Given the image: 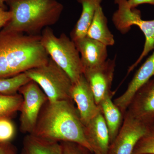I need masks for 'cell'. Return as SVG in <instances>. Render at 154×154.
Returning <instances> with one entry per match:
<instances>
[{"label":"cell","instance_id":"29","mask_svg":"<svg viewBox=\"0 0 154 154\" xmlns=\"http://www.w3.org/2000/svg\"><path fill=\"white\" fill-rule=\"evenodd\" d=\"M2 143H0V145H1V144H2Z\"/></svg>","mask_w":154,"mask_h":154},{"label":"cell","instance_id":"22","mask_svg":"<svg viewBox=\"0 0 154 154\" xmlns=\"http://www.w3.org/2000/svg\"><path fill=\"white\" fill-rule=\"evenodd\" d=\"M15 129L10 118L0 119V143L9 142L14 137Z\"/></svg>","mask_w":154,"mask_h":154},{"label":"cell","instance_id":"16","mask_svg":"<svg viewBox=\"0 0 154 154\" xmlns=\"http://www.w3.org/2000/svg\"><path fill=\"white\" fill-rule=\"evenodd\" d=\"M81 4L82 10L79 19L71 33V38L73 41L87 36L96 9L101 5L102 0H77Z\"/></svg>","mask_w":154,"mask_h":154},{"label":"cell","instance_id":"17","mask_svg":"<svg viewBox=\"0 0 154 154\" xmlns=\"http://www.w3.org/2000/svg\"><path fill=\"white\" fill-rule=\"evenodd\" d=\"M112 96L106 97L99 105L108 128L110 144L118 134L124 118V116L112 101Z\"/></svg>","mask_w":154,"mask_h":154},{"label":"cell","instance_id":"14","mask_svg":"<svg viewBox=\"0 0 154 154\" xmlns=\"http://www.w3.org/2000/svg\"><path fill=\"white\" fill-rule=\"evenodd\" d=\"M85 132L94 154H107L110 144V136L101 111L85 126Z\"/></svg>","mask_w":154,"mask_h":154},{"label":"cell","instance_id":"18","mask_svg":"<svg viewBox=\"0 0 154 154\" xmlns=\"http://www.w3.org/2000/svg\"><path fill=\"white\" fill-rule=\"evenodd\" d=\"M23 149L28 154H63L60 142L28 134L23 140Z\"/></svg>","mask_w":154,"mask_h":154},{"label":"cell","instance_id":"4","mask_svg":"<svg viewBox=\"0 0 154 154\" xmlns=\"http://www.w3.org/2000/svg\"><path fill=\"white\" fill-rule=\"evenodd\" d=\"M41 41L48 54L68 75L72 83L83 74L80 54L74 42L65 33L57 37L49 27L42 31Z\"/></svg>","mask_w":154,"mask_h":154},{"label":"cell","instance_id":"23","mask_svg":"<svg viewBox=\"0 0 154 154\" xmlns=\"http://www.w3.org/2000/svg\"><path fill=\"white\" fill-rule=\"evenodd\" d=\"M63 154H94L89 149L71 142H61Z\"/></svg>","mask_w":154,"mask_h":154},{"label":"cell","instance_id":"27","mask_svg":"<svg viewBox=\"0 0 154 154\" xmlns=\"http://www.w3.org/2000/svg\"><path fill=\"white\" fill-rule=\"evenodd\" d=\"M9 0H0V8L6 10L5 5V2H7Z\"/></svg>","mask_w":154,"mask_h":154},{"label":"cell","instance_id":"30","mask_svg":"<svg viewBox=\"0 0 154 154\" xmlns=\"http://www.w3.org/2000/svg\"></svg>","mask_w":154,"mask_h":154},{"label":"cell","instance_id":"10","mask_svg":"<svg viewBox=\"0 0 154 154\" xmlns=\"http://www.w3.org/2000/svg\"><path fill=\"white\" fill-rule=\"evenodd\" d=\"M71 97L76 105L80 119L85 126L101 112L100 107L96 104L94 93L84 75L73 83Z\"/></svg>","mask_w":154,"mask_h":154},{"label":"cell","instance_id":"2","mask_svg":"<svg viewBox=\"0 0 154 154\" xmlns=\"http://www.w3.org/2000/svg\"><path fill=\"white\" fill-rule=\"evenodd\" d=\"M49 58L40 35L0 31V78L25 72L46 63Z\"/></svg>","mask_w":154,"mask_h":154},{"label":"cell","instance_id":"3","mask_svg":"<svg viewBox=\"0 0 154 154\" xmlns=\"http://www.w3.org/2000/svg\"><path fill=\"white\" fill-rule=\"evenodd\" d=\"M11 19L3 30L10 32L39 35L45 28L55 24L63 6L57 0H9Z\"/></svg>","mask_w":154,"mask_h":154},{"label":"cell","instance_id":"25","mask_svg":"<svg viewBox=\"0 0 154 154\" xmlns=\"http://www.w3.org/2000/svg\"><path fill=\"white\" fill-rule=\"evenodd\" d=\"M17 148L10 142L0 145V154H17Z\"/></svg>","mask_w":154,"mask_h":154},{"label":"cell","instance_id":"9","mask_svg":"<svg viewBox=\"0 0 154 154\" xmlns=\"http://www.w3.org/2000/svg\"><path fill=\"white\" fill-rule=\"evenodd\" d=\"M116 59V57L113 59H108L101 65L85 70L83 72L99 106L106 97H113L114 95V93L111 89L115 72Z\"/></svg>","mask_w":154,"mask_h":154},{"label":"cell","instance_id":"20","mask_svg":"<svg viewBox=\"0 0 154 154\" xmlns=\"http://www.w3.org/2000/svg\"><path fill=\"white\" fill-rule=\"evenodd\" d=\"M30 81L25 72L9 78H0V94H17L21 87Z\"/></svg>","mask_w":154,"mask_h":154},{"label":"cell","instance_id":"5","mask_svg":"<svg viewBox=\"0 0 154 154\" xmlns=\"http://www.w3.org/2000/svg\"><path fill=\"white\" fill-rule=\"evenodd\" d=\"M25 73L39 86L49 102L72 100V80L50 57L46 63L30 69Z\"/></svg>","mask_w":154,"mask_h":154},{"label":"cell","instance_id":"28","mask_svg":"<svg viewBox=\"0 0 154 154\" xmlns=\"http://www.w3.org/2000/svg\"><path fill=\"white\" fill-rule=\"evenodd\" d=\"M28 154L27 152H25L24 149H22V152H21V154Z\"/></svg>","mask_w":154,"mask_h":154},{"label":"cell","instance_id":"11","mask_svg":"<svg viewBox=\"0 0 154 154\" xmlns=\"http://www.w3.org/2000/svg\"><path fill=\"white\" fill-rule=\"evenodd\" d=\"M126 112L147 125L154 123V79L136 93Z\"/></svg>","mask_w":154,"mask_h":154},{"label":"cell","instance_id":"24","mask_svg":"<svg viewBox=\"0 0 154 154\" xmlns=\"http://www.w3.org/2000/svg\"><path fill=\"white\" fill-rule=\"evenodd\" d=\"M12 13L10 11L0 8V29L4 28L10 21L12 17Z\"/></svg>","mask_w":154,"mask_h":154},{"label":"cell","instance_id":"1","mask_svg":"<svg viewBox=\"0 0 154 154\" xmlns=\"http://www.w3.org/2000/svg\"><path fill=\"white\" fill-rule=\"evenodd\" d=\"M74 103L70 100L47 101L42 108L36 127L31 134L58 142L75 143L93 153L86 138L85 125Z\"/></svg>","mask_w":154,"mask_h":154},{"label":"cell","instance_id":"6","mask_svg":"<svg viewBox=\"0 0 154 154\" xmlns=\"http://www.w3.org/2000/svg\"><path fill=\"white\" fill-rule=\"evenodd\" d=\"M114 2L118 5V9L113 14L112 21L117 30L124 34L128 32L131 26L136 25L142 31L145 38L142 52L137 60L129 67L127 72L128 75L154 49V19H142L140 11L131 8L128 0H114Z\"/></svg>","mask_w":154,"mask_h":154},{"label":"cell","instance_id":"15","mask_svg":"<svg viewBox=\"0 0 154 154\" xmlns=\"http://www.w3.org/2000/svg\"><path fill=\"white\" fill-rule=\"evenodd\" d=\"M87 36L101 42L107 46H113L115 43L114 36L107 26V19L101 5L96 9Z\"/></svg>","mask_w":154,"mask_h":154},{"label":"cell","instance_id":"19","mask_svg":"<svg viewBox=\"0 0 154 154\" xmlns=\"http://www.w3.org/2000/svg\"><path fill=\"white\" fill-rule=\"evenodd\" d=\"M22 100V96L19 93L11 95L0 94V119L10 118L19 111Z\"/></svg>","mask_w":154,"mask_h":154},{"label":"cell","instance_id":"8","mask_svg":"<svg viewBox=\"0 0 154 154\" xmlns=\"http://www.w3.org/2000/svg\"><path fill=\"white\" fill-rule=\"evenodd\" d=\"M148 125L126 112L118 134L110 144L107 154H132L138 142L146 133Z\"/></svg>","mask_w":154,"mask_h":154},{"label":"cell","instance_id":"13","mask_svg":"<svg viewBox=\"0 0 154 154\" xmlns=\"http://www.w3.org/2000/svg\"><path fill=\"white\" fill-rule=\"evenodd\" d=\"M74 42L79 53L84 71L99 66L107 60V46L101 42L87 36Z\"/></svg>","mask_w":154,"mask_h":154},{"label":"cell","instance_id":"21","mask_svg":"<svg viewBox=\"0 0 154 154\" xmlns=\"http://www.w3.org/2000/svg\"><path fill=\"white\" fill-rule=\"evenodd\" d=\"M132 154H154V123L148 125L146 133L138 142Z\"/></svg>","mask_w":154,"mask_h":154},{"label":"cell","instance_id":"12","mask_svg":"<svg viewBox=\"0 0 154 154\" xmlns=\"http://www.w3.org/2000/svg\"><path fill=\"white\" fill-rule=\"evenodd\" d=\"M154 76V49L151 55L135 74L123 94L113 101L123 116L125 114L135 94Z\"/></svg>","mask_w":154,"mask_h":154},{"label":"cell","instance_id":"26","mask_svg":"<svg viewBox=\"0 0 154 154\" xmlns=\"http://www.w3.org/2000/svg\"><path fill=\"white\" fill-rule=\"evenodd\" d=\"M128 4L131 8L135 9L140 5L143 4L154 5V0H128Z\"/></svg>","mask_w":154,"mask_h":154},{"label":"cell","instance_id":"7","mask_svg":"<svg viewBox=\"0 0 154 154\" xmlns=\"http://www.w3.org/2000/svg\"><path fill=\"white\" fill-rule=\"evenodd\" d=\"M18 93L23 99L19 110L20 131L31 134L36 127L42 108L48 99L39 86L32 80L21 87Z\"/></svg>","mask_w":154,"mask_h":154}]
</instances>
